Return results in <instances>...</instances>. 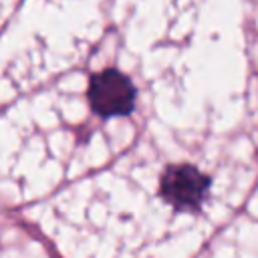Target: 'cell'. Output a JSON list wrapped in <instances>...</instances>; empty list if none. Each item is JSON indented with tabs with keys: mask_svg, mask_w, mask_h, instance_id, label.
Returning a JSON list of instances; mask_svg holds the SVG:
<instances>
[{
	"mask_svg": "<svg viewBox=\"0 0 258 258\" xmlns=\"http://www.w3.org/2000/svg\"><path fill=\"white\" fill-rule=\"evenodd\" d=\"M210 177L194 165H173L161 177V196L177 210H196L206 198Z\"/></svg>",
	"mask_w": 258,
	"mask_h": 258,
	"instance_id": "2",
	"label": "cell"
},
{
	"mask_svg": "<svg viewBox=\"0 0 258 258\" xmlns=\"http://www.w3.org/2000/svg\"><path fill=\"white\" fill-rule=\"evenodd\" d=\"M89 103L101 117L127 115L135 103V89L123 73L107 69L93 75L89 85Z\"/></svg>",
	"mask_w": 258,
	"mask_h": 258,
	"instance_id": "1",
	"label": "cell"
}]
</instances>
